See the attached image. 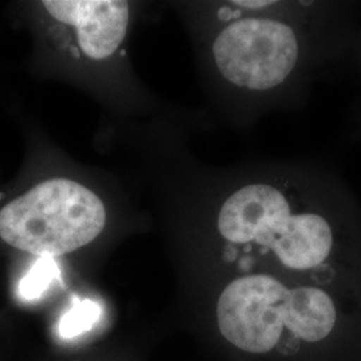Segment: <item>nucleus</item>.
<instances>
[{"mask_svg":"<svg viewBox=\"0 0 361 361\" xmlns=\"http://www.w3.org/2000/svg\"><path fill=\"white\" fill-rule=\"evenodd\" d=\"M219 10L212 43L219 75L285 109L305 104L314 82L348 65L361 16L347 1L238 0Z\"/></svg>","mask_w":361,"mask_h":361,"instance_id":"obj_1","label":"nucleus"},{"mask_svg":"<svg viewBox=\"0 0 361 361\" xmlns=\"http://www.w3.org/2000/svg\"><path fill=\"white\" fill-rule=\"evenodd\" d=\"M219 335L264 361H361V285L246 271L214 304Z\"/></svg>","mask_w":361,"mask_h":361,"instance_id":"obj_2","label":"nucleus"},{"mask_svg":"<svg viewBox=\"0 0 361 361\" xmlns=\"http://www.w3.org/2000/svg\"><path fill=\"white\" fill-rule=\"evenodd\" d=\"M104 224L98 195L75 180L54 178L0 210V238L39 257H55L90 244Z\"/></svg>","mask_w":361,"mask_h":361,"instance_id":"obj_3","label":"nucleus"},{"mask_svg":"<svg viewBox=\"0 0 361 361\" xmlns=\"http://www.w3.org/2000/svg\"><path fill=\"white\" fill-rule=\"evenodd\" d=\"M46 10L56 20L77 30L78 42L89 58L104 59L126 35L129 6L121 0H46Z\"/></svg>","mask_w":361,"mask_h":361,"instance_id":"obj_4","label":"nucleus"},{"mask_svg":"<svg viewBox=\"0 0 361 361\" xmlns=\"http://www.w3.org/2000/svg\"><path fill=\"white\" fill-rule=\"evenodd\" d=\"M59 274L54 257H39L18 285V296L25 301H32L42 296Z\"/></svg>","mask_w":361,"mask_h":361,"instance_id":"obj_5","label":"nucleus"},{"mask_svg":"<svg viewBox=\"0 0 361 361\" xmlns=\"http://www.w3.org/2000/svg\"><path fill=\"white\" fill-rule=\"evenodd\" d=\"M102 308L91 300H82L62 316L58 324V332L62 338H73L90 331L99 320Z\"/></svg>","mask_w":361,"mask_h":361,"instance_id":"obj_6","label":"nucleus"},{"mask_svg":"<svg viewBox=\"0 0 361 361\" xmlns=\"http://www.w3.org/2000/svg\"><path fill=\"white\" fill-rule=\"evenodd\" d=\"M350 122L353 126L355 137L361 141V99L356 101L352 106L350 111Z\"/></svg>","mask_w":361,"mask_h":361,"instance_id":"obj_7","label":"nucleus"}]
</instances>
